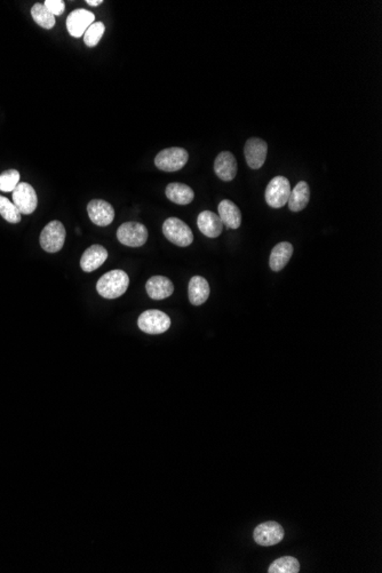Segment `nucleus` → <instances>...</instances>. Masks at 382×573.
Instances as JSON below:
<instances>
[{
  "label": "nucleus",
  "instance_id": "nucleus-16",
  "mask_svg": "<svg viewBox=\"0 0 382 573\" xmlns=\"http://www.w3.org/2000/svg\"><path fill=\"white\" fill-rule=\"evenodd\" d=\"M145 290L150 298L154 300H164L173 294L174 285L171 279L164 276H154L149 278L145 284Z\"/></svg>",
  "mask_w": 382,
  "mask_h": 573
},
{
  "label": "nucleus",
  "instance_id": "nucleus-10",
  "mask_svg": "<svg viewBox=\"0 0 382 573\" xmlns=\"http://www.w3.org/2000/svg\"><path fill=\"white\" fill-rule=\"evenodd\" d=\"M253 538L260 546L277 545L284 539V528L276 522H265L254 528Z\"/></svg>",
  "mask_w": 382,
  "mask_h": 573
},
{
  "label": "nucleus",
  "instance_id": "nucleus-17",
  "mask_svg": "<svg viewBox=\"0 0 382 573\" xmlns=\"http://www.w3.org/2000/svg\"><path fill=\"white\" fill-rule=\"evenodd\" d=\"M217 209H219V218L228 229L236 230L241 226V209H238V206L235 202L229 199H224L219 204Z\"/></svg>",
  "mask_w": 382,
  "mask_h": 573
},
{
  "label": "nucleus",
  "instance_id": "nucleus-24",
  "mask_svg": "<svg viewBox=\"0 0 382 573\" xmlns=\"http://www.w3.org/2000/svg\"><path fill=\"white\" fill-rule=\"evenodd\" d=\"M0 215L10 223H19L21 221V212L14 205V202L3 196H0Z\"/></svg>",
  "mask_w": 382,
  "mask_h": 573
},
{
  "label": "nucleus",
  "instance_id": "nucleus-21",
  "mask_svg": "<svg viewBox=\"0 0 382 573\" xmlns=\"http://www.w3.org/2000/svg\"><path fill=\"white\" fill-rule=\"evenodd\" d=\"M310 200V188L306 181H300L291 190L289 197V207L292 212L296 213L306 209Z\"/></svg>",
  "mask_w": 382,
  "mask_h": 573
},
{
  "label": "nucleus",
  "instance_id": "nucleus-27",
  "mask_svg": "<svg viewBox=\"0 0 382 573\" xmlns=\"http://www.w3.org/2000/svg\"><path fill=\"white\" fill-rule=\"evenodd\" d=\"M44 5L49 13L53 14L54 16H59L66 10V5L62 0H46Z\"/></svg>",
  "mask_w": 382,
  "mask_h": 573
},
{
  "label": "nucleus",
  "instance_id": "nucleus-25",
  "mask_svg": "<svg viewBox=\"0 0 382 573\" xmlns=\"http://www.w3.org/2000/svg\"><path fill=\"white\" fill-rule=\"evenodd\" d=\"M104 31H106V27L102 22H94L84 34V43L88 47H95L101 40V38L104 37Z\"/></svg>",
  "mask_w": 382,
  "mask_h": 573
},
{
  "label": "nucleus",
  "instance_id": "nucleus-15",
  "mask_svg": "<svg viewBox=\"0 0 382 573\" xmlns=\"http://www.w3.org/2000/svg\"><path fill=\"white\" fill-rule=\"evenodd\" d=\"M108 259V250L101 245H92L84 252L80 267L85 272H92L100 268Z\"/></svg>",
  "mask_w": 382,
  "mask_h": 573
},
{
  "label": "nucleus",
  "instance_id": "nucleus-28",
  "mask_svg": "<svg viewBox=\"0 0 382 573\" xmlns=\"http://www.w3.org/2000/svg\"><path fill=\"white\" fill-rule=\"evenodd\" d=\"M86 3H88V5H91V6H99V5L104 3V1H102V0H87Z\"/></svg>",
  "mask_w": 382,
  "mask_h": 573
},
{
  "label": "nucleus",
  "instance_id": "nucleus-3",
  "mask_svg": "<svg viewBox=\"0 0 382 573\" xmlns=\"http://www.w3.org/2000/svg\"><path fill=\"white\" fill-rule=\"evenodd\" d=\"M188 159L189 154L183 148H167L156 156L155 164L160 171L176 172L186 166Z\"/></svg>",
  "mask_w": 382,
  "mask_h": 573
},
{
  "label": "nucleus",
  "instance_id": "nucleus-13",
  "mask_svg": "<svg viewBox=\"0 0 382 573\" xmlns=\"http://www.w3.org/2000/svg\"><path fill=\"white\" fill-rule=\"evenodd\" d=\"M214 172L222 181H232L237 175V161L230 151H222L214 161Z\"/></svg>",
  "mask_w": 382,
  "mask_h": 573
},
{
  "label": "nucleus",
  "instance_id": "nucleus-4",
  "mask_svg": "<svg viewBox=\"0 0 382 573\" xmlns=\"http://www.w3.org/2000/svg\"><path fill=\"white\" fill-rule=\"evenodd\" d=\"M291 183L289 178L275 176L265 188V202L272 209H282L289 202Z\"/></svg>",
  "mask_w": 382,
  "mask_h": 573
},
{
  "label": "nucleus",
  "instance_id": "nucleus-7",
  "mask_svg": "<svg viewBox=\"0 0 382 573\" xmlns=\"http://www.w3.org/2000/svg\"><path fill=\"white\" fill-rule=\"evenodd\" d=\"M117 238L125 246H143L148 240V230L142 223L125 222L118 228Z\"/></svg>",
  "mask_w": 382,
  "mask_h": 573
},
{
  "label": "nucleus",
  "instance_id": "nucleus-5",
  "mask_svg": "<svg viewBox=\"0 0 382 573\" xmlns=\"http://www.w3.org/2000/svg\"><path fill=\"white\" fill-rule=\"evenodd\" d=\"M66 229L60 221H52L43 229L39 242L43 250L49 253H56L62 250L66 242Z\"/></svg>",
  "mask_w": 382,
  "mask_h": 573
},
{
  "label": "nucleus",
  "instance_id": "nucleus-2",
  "mask_svg": "<svg viewBox=\"0 0 382 573\" xmlns=\"http://www.w3.org/2000/svg\"><path fill=\"white\" fill-rule=\"evenodd\" d=\"M163 233L176 246L187 247L193 242V233L189 226L178 218H169L163 223Z\"/></svg>",
  "mask_w": 382,
  "mask_h": 573
},
{
  "label": "nucleus",
  "instance_id": "nucleus-9",
  "mask_svg": "<svg viewBox=\"0 0 382 573\" xmlns=\"http://www.w3.org/2000/svg\"><path fill=\"white\" fill-rule=\"evenodd\" d=\"M268 154V144L259 137H251L246 141L244 154L246 163L252 169H259L265 164Z\"/></svg>",
  "mask_w": 382,
  "mask_h": 573
},
{
  "label": "nucleus",
  "instance_id": "nucleus-19",
  "mask_svg": "<svg viewBox=\"0 0 382 573\" xmlns=\"http://www.w3.org/2000/svg\"><path fill=\"white\" fill-rule=\"evenodd\" d=\"M190 303L193 305H202L207 301L210 296V285L208 281L202 276H195L189 281L188 288Z\"/></svg>",
  "mask_w": 382,
  "mask_h": 573
},
{
  "label": "nucleus",
  "instance_id": "nucleus-12",
  "mask_svg": "<svg viewBox=\"0 0 382 573\" xmlns=\"http://www.w3.org/2000/svg\"><path fill=\"white\" fill-rule=\"evenodd\" d=\"M87 213L91 221L100 226H107L115 219V209L104 199H93L87 205Z\"/></svg>",
  "mask_w": 382,
  "mask_h": 573
},
{
  "label": "nucleus",
  "instance_id": "nucleus-1",
  "mask_svg": "<svg viewBox=\"0 0 382 573\" xmlns=\"http://www.w3.org/2000/svg\"><path fill=\"white\" fill-rule=\"evenodd\" d=\"M130 278L124 270L116 269L104 274L97 281V291L106 299L119 298L128 291Z\"/></svg>",
  "mask_w": 382,
  "mask_h": 573
},
{
  "label": "nucleus",
  "instance_id": "nucleus-23",
  "mask_svg": "<svg viewBox=\"0 0 382 573\" xmlns=\"http://www.w3.org/2000/svg\"><path fill=\"white\" fill-rule=\"evenodd\" d=\"M300 571V563L293 556H283L276 559L269 566V573H298Z\"/></svg>",
  "mask_w": 382,
  "mask_h": 573
},
{
  "label": "nucleus",
  "instance_id": "nucleus-11",
  "mask_svg": "<svg viewBox=\"0 0 382 573\" xmlns=\"http://www.w3.org/2000/svg\"><path fill=\"white\" fill-rule=\"evenodd\" d=\"M95 16L90 10L80 8L75 10L69 14L67 19V29L69 34L75 38H80L84 36L87 29L94 23Z\"/></svg>",
  "mask_w": 382,
  "mask_h": 573
},
{
  "label": "nucleus",
  "instance_id": "nucleus-20",
  "mask_svg": "<svg viewBox=\"0 0 382 573\" xmlns=\"http://www.w3.org/2000/svg\"><path fill=\"white\" fill-rule=\"evenodd\" d=\"M166 197L178 205H188L195 198V192L189 185L173 182L166 187Z\"/></svg>",
  "mask_w": 382,
  "mask_h": 573
},
{
  "label": "nucleus",
  "instance_id": "nucleus-18",
  "mask_svg": "<svg viewBox=\"0 0 382 573\" xmlns=\"http://www.w3.org/2000/svg\"><path fill=\"white\" fill-rule=\"evenodd\" d=\"M293 255V245L289 242H282L277 244L272 248L270 257H269V266L272 271H280L289 264Z\"/></svg>",
  "mask_w": 382,
  "mask_h": 573
},
{
  "label": "nucleus",
  "instance_id": "nucleus-8",
  "mask_svg": "<svg viewBox=\"0 0 382 573\" xmlns=\"http://www.w3.org/2000/svg\"><path fill=\"white\" fill-rule=\"evenodd\" d=\"M13 202L21 214H32L38 205L35 189L27 182H20L13 191Z\"/></svg>",
  "mask_w": 382,
  "mask_h": 573
},
{
  "label": "nucleus",
  "instance_id": "nucleus-14",
  "mask_svg": "<svg viewBox=\"0 0 382 573\" xmlns=\"http://www.w3.org/2000/svg\"><path fill=\"white\" fill-rule=\"evenodd\" d=\"M197 226L200 233L208 238H217L224 231V223L215 213L204 211L197 218Z\"/></svg>",
  "mask_w": 382,
  "mask_h": 573
},
{
  "label": "nucleus",
  "instance_id": "nucleus-6",
  "mask_svg": "<svg viewBox=\"0 0 382 573\" xmlns=\"http://www.w3.org/2000/svg\"><path fill=\"white\" fill-rule=\"evenodd\" d=\"M138 325L148 334H162L171 327V318L160 310H147L139 317Z\"/></svg>",
  "mask_w": 382,
  "mask_h": 573
},
{
  "label": "nucleus",
  "instance_id": "nucleus-22",
  "mask_svg": "<svg viewBox=\"0 0 382 573\" xmlns=\"http://www.w3.org/2000/svg\"><path fill=\"white\" fill-rule=\"evenodd\" d=\"M32 16L39 27L51 30L56 25V16L49 13L44 3H35L32 8Z\"/></svg>",
  "mask_w": 382,
  "mask_h": 573
},
{
  "label": "nucleus",
  "instance_id": "nucleus-26",
  "mask_svg": "<svg viewBox=\"0 0 382 573\" xmlns=\"http://www.w3.org/2000/svg\"><path fill=\"white\" fill-rule=\"evenodd\" d=\"M20 183V173L16 169H8L0 174V191H14Z\"/></svg>",
  "mask_w": 382,
  "mask_h": 573
}]
</instances>
